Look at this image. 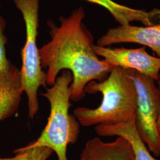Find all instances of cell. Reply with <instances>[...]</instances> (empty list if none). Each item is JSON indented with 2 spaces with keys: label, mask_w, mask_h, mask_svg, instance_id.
Instances as JSON below:
<instances>
[{
  "label": "cell",
  "mask_w": 160,
  "mask_h": 160,
  "mask_svg": "<svg viewBox=\"0 0 160 160\" xmlns=\"http://www.w3.org/2000/svg\"><path fill=\"white\" fill-rule=\"evenodd\" d=\"M94 52L114 67L133 69L157 81L160 72V58L149 55L146 48L135 49L103 47L94 45Z\"/></svg>",
  "instance_id": "cell-6"
},
{
  "label": "cell",
  "mask_w": 160,
  "mask_h": 160,
  "mask_svg": "<svg viewBox=\"0 0 160 160\" xmlns=\"http://www.w3.org/2000/svg\"><path fill=\"white\" fill-rule=\"evenodd\" d=\"M132 43L151 48L160 58V23L151 26L119 25L109 29L97 40V45L108 47L114 44Z\"/></svg>",
  "instance_id": "cell-7"
},
{
  "label": "cell",
  "mask_w": 160,
  "mask_h": 160,
  "mask_svg": "<svg viewBox=\"0 0 160 160\" xmlns=\"http://www.w3.org/2000/svg\"><path fill=\"white\" fill-rule=\"evenodd\" d=\"M85 16L81 6L68 17H61L59 26L49 22L51 39L39 49L42 68L47 69V85L52 86L61 71H70L71 100L75 102L84 98L90 82L106 80L114 68L94 52V38L84 24Z\"/></svg>",
  "instance_id": "cell-1"
},
{
  "label": "cell",
  "mask_w": 160,
  "mask_h": 160,
  "mask_svg": "<svg viewBox=\"0 0 160 160\" xmlns=\"http://www.w3.org/2000/svg\"><path fill=\"white\" fill-rule=\"evenodd\" d=\"M79 160H135L130 142L118 137L113 142H104L94 138L86 143Z\"/></svg>",
  "instance_id": "cell-8"
},
{
  "label": "cell",
  "mask_w": 160,
  "mask_h": 160,
  "mask_svg": "<svg viewBox=\"0 0 160 160\" xmlns=\"http://www.w3.org/2000/svg\"><path fill=\"white\" fill-rule=\"evenodd\" d=\"M135 119L128 122L112 125H97L95 126V131L101 137L117 136L126 139L131 145L135 160H157L149 153L145 143L139 135Z\"/></svg>",
  "instance_id": "cell-10"
},
{
  "label": "cell",
  "mask_w": 160,
  "mask_h": 160,
  "mask_svg": "<svg viewBox=\"0 0 160 160\" xmlns=\"http://www.w3.org/2000/svg\"><path fill=\"white\" fill-rule=\"evenodd\" d=\"M137 92L135 126L139 135L149 149L155 155H160V135L157 122L160 115V92L155 80L133 69H127Z\"/></svg>",
  "instance_id": "cell-5"
},
{
  "label": "cell",
  "mask_w": 160,
  "mask_h": 160,
  "mask_svg": "<svg viewBox=\"0 0 160 160\" xmlns=\"http://www.w3.org/2000/svg\"><path fill=\"white\" fill-rule=\"evenodd\" d=\"M101 6L107 10L118 22L119 25L131 24L133 22H140L143 26H151L160 21V8L150 11L136 9L120 4L113 0H86Z\"/></svg>",
  "instance_id": "cell-9"
},
{
  "label": "cell",
  "mask_w": 160,
  "mask_h": 160,
  "mask_svg": "<svg viewBox=\"0 0 160 160\" xmlns=\"http://www.w3.org/2000/svg\"><path fill=\"white\" fill-rule=\"evenodd\" d=\"M72 80L70 71H63L55 82L50 88H46L45 92L41 94L50 104V114L47 124L39 137L22 148L45 147L56 153L58 160H68V145L75 143L80 133L78 121L69 113L71 106L70 86Z\"/></svg>",
  "instance_id": "cell-3"
},
{
  "label": "cell",
  "mask_w": 160,
  "mask_h": 160,
  "mask_svg": "<svg viewBox=\"0 0 160 160\" xmlns=\"http://www.w3.org/2000/svg\"><path fill=\"white\" fill-rule=\"evenodd\" d=\"M157 83H158V88L160 92V72L159 75H158V80H157ZM157 129H158V134H159L160 137V115L159 119L158 120V122H157Z\"/></svg>",
  "instance_id": "cell-12"
},
{
  "label": "cell",
  "mask_w": 160,
  "mask_h": 160,
  "mask_svg": "<svg viewBox=\"0 0 160 160\" xmlns=\"http://www.w3.org/2000/svg\"><path fill=\"white\" fill-rule=\"evenodd\" d=\"M21 12L26 26V39L22 50L20 69L23 92L28 99L29 117L33 119L39 110L38 92L41 86L46 87V72L42 69L39 49L37 45L39 26V0H13Z\"/></svg>",
  "instance_id": "cell-4"
},
{
  "label": "cell",
  "mask_w": 160,
  "mask_h": 160,
  "mask_svg": "<svg viewBox=\"0 0 160 160\" xmlns=\"http://www.w3.org/2000/svg\"><path fill=\"white\" fill-rule=\"evenodd\" d=\"M159 150H160V139H159Z\"/></svg>",
  "instance_id": "cell-13"
},
{
  "label": "cell",
  "mask_w": 160,
  "mask_h": 160,
  "mask_svg": "<svg viewBox=\"0 0 160 160\" xmlns=\"http://www.w3.org/2000/svg\"><path fill=\"white\" fill-rule=\"evenodd\" d=\"M0 7H1V6H0Z\"/></svg>",
  "instance_id": "cell-14"
},
{
  "label": "cell",
  "mask_w": 160,
  "mask_h": 160,
  "mask_svg": "<svg viewBox=\"0 0 160 160\" xmlns=\"http://www.w3.org/2000/svg\"><path fill=\"white\" fill-rule=\"evenodd\" d=\"M15 156L10 158H0V160H47L53 154L51 149L45 147L32 148H19L14 151Z\"/></svg>",
  "instance_id": "cell-11"
},
{
  "label": "cell",
  "mask_w": 160,
  "mask_h": 160,
  "mask_svg": "<svg viewBox=\"0 0 160 160\" xmlns=\"http://www.w3.org/2000/svg\"><path fill=\"white\" fill-rule=\"evenodd\" d=\"M84 90L88 94L101 92L103 98L97 108L75 109L73 115L81 125H112L135 118L137 92L127 69L115 67L106 80L91 81Z\"/></svg>",
  "instance_id": "cell-2"
}]
</instances>
